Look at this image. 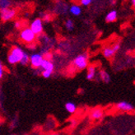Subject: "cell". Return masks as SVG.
<instances>
[{
  "mask_svg": "<svg viewBox=\"0 0 135 135\" xmlns=\"http://www.w3.org/2000/svg\"><path fill=\"white\" fill-rule=\"evenodd\" d=\"M98 75L97 67L93 64H90L86 69V78L88 80H93Z\"/></svg>",
  "mask_w": 135,
  "mask_h": 135,
  "instance_id": "cell-8",
  "label": "cell"
},
{
  "mask_svg": "<svg viewBox=\"0 0 135 135\" xmlns=\"http://www.w3.org/2000/svg\"><path fill=\"white\" fill-rule=\"evenodd\" d=\"M118 17V12L116 10H111L107 13L105 16V21L107 22H114L116 21Z\"/></svg>",
  "mask_w": 135,
  "mask_h": 135,
  "instance_id": "cell-14",
  "label": "cell"
},
{
  "mask_svg": "<svg viewBox=\"0 0 135 135\" xmlns=\"http://www.w3.org/2000/svg\"><path fill=\"white\" fill-rule=\"evenodd\" d=\"M98 76L100 79L105 83H109L110 82V75L105 70L101 69L98 72Z\"/></svg>",
  "mask_w": 135,
  "mask_h": 135,
  "instance_id": "cell-13",
  "label": "cell"
},
{
  "mask_svg": "<svg viewBox=\"0 0 135 135\" xmlns=\"http://www.w3.org/2000/svg\"><path fill=\"white\" fill-rule=\"evenodd\" d=\"M69 12L71 13L72 15L73 16H79L81 13H82V8L80 7V5L78 4H76V3H74V4H72L70 7H69Z\"/></svg>",
  "mask_w": 135,
  "mask_h": 135,
  "instance_id": "cell-12",
  "label": "cell"
},
{
  "mask_svg": "<svg viewBox=\"0 0 135 135\" xmlns=\"http://www.w3.org/2000/svg\"><path fill=\"white\" fill-rule=\"evenodd\" d=\"M103 115H104V111L100 107H97V108H95V109H93L90 113L91 118L92 119H95V120L100 119L101 118L103 117Z\"/></svg>",
  "mask_w": 135,
  "mask_h": 135,
  "instance_id": "cell-10",
  "label": "cell"
},
{
  "mask_svg": "<svg viewBox=\"0 0 135 135\" xmlns=\"http://www.w3.org/2000/svg\"><path fill=\"white\" fill-rule=\"evenodd\" d=\"M80 3H81V4H82L83 6H84V7H88L89 5L91 4L92 1H91V0H81Z\"/></svg>",
  "mask_w": 135,
  "mask_h": 135,
  "instance_id": "cell-23",
  "label": "cell"
},
{
  "mask_svg": "<svg viewBox=\"0 0 135 135\" xmlns=\"http://www.w3.org/2000/svg\"><path fill=\"white\" fill-rule=\"evenodd\" d=\"M64 26L68 31H73L74 28V22L72 19H67L64 22Z\"/></svg>",
  "mask_w": 135,
  "mask_h": 135,
  "instance_id": "cell-18",
  "label": "cell"
},
{
  "mask_svg": "<svg viewBox=\"0 0 135 135\" xmlns=\"http://www.w3.org/2000/svg\"><path fill=\"white\" fill-rule=\"evenodd\" d=\"M24 22H22V21H16L15 22V23H14V26H15V28L16 29H18V30H23L24 28H26V26L24 25V23H23Z\"/></svg>",
  "mask_w": 135,
  "mask_h": 135,
  "instance_id": "cell-21",
  "label": "cell"
},
{
  "mask_svg": "<svg viewBox=\"0 0 135 135\" xmlns=\"http://www.w3.org/2000/svg\"><path fill=\"white\" fill-rule=\"evenodd\" d=\"M26 47H27L28 49H30L31 50H36V44L34 42V43H31L29 45H26Z\"/></svg>",
  "mask_w": 135,
  "mask_h": 135,
  "instance_id": "cell-25",
  "label": "cell"
},
{
  "mask_svg": "<svg viewBox=\"0 0 135 135\" xmlns=\"http://www.w3.org/2000/svg\"><path fill=\"white\" fill-rule=\"evenodd\" d=\"M17 15V10L15 8H8L6 10H2L1 11V19L3 22H8L11 21L13 18H14Z\"/></svg>",
  "mask_w": 135,
  "mask_h": 135,
  "instance_id": "cell-6",
  "label": "cell"
},
{
  "mask_svg": "<svg viewBox=\"0 0 135 135\" xmlns=\"http://www.w3.org/2000/svg\"><path fill=\"white\" fill-rule=\"evenodd\" d=\"M40 17H41V19L43 20V22L47 23V22H49L50 20H51V16L50 14H49V13H45V12H42V13H40Z\"/></svg>",
  "mask_w": 135,
  "mask_h": 135,
  "instance_id": "cell-20",
  "label": "cell"
},
{
  "mask_svg": "<svg viewBox=\"0 0 135 135\" xmlns=\"http://www.w3.org/2000/svg\"><path fill=\"white\" fill-rule=\"evenodd\" d=\"M20 64H21L22 65H23V66H26V65H27V64H30V55L26 52H25L24 55H23V57H22V59L21 60V62H20Z\"/></svg>",
  "mask_w": 135,
  "mask_h": 135,
  "instance_id": "cell-19",
  "label": "cell"
},
{
  "mask_svg": "<svg viewBox=\"0 0 135 135\" xmlns=\"http://www.w3.org/2000/svg\"><path fill=\"white\" fill-rule=\"evenodd\" d=\"M131 3H132V6L133 7V8H135V0H132Z\"/></svg>",
  "mask_w": 135,
  "mask_h": 135,
  "instance_id": "cell-27",
  "label": "cell"
},
{
  "mask_svg": "<svg viewBox=\"0 0 135 135\" xmlns=\"http://www.w3.org/2000/svg\"><path fill=\"white\" fill-rule=\"evenodd\" d=\"M41 71H53L55 69V65L52 63V60H48V59H44V61L42 63V65L40 67Z\"/></svg>",
  "mask_w": 135,
  "mask_h": 135,
  "instance_id": "cell-11",
  "label": "cell"
},
{
  "mask_svg": "<svg viewBox=\"0 0 135 135\" xmlns=\"http://www.w3.org/2000/svg\"><path fill=\"white\" fill-rule=\"evenodd\" d=\"M29 27L31 29V31L36 34L37 36L42 35V32L44 30V22L40 17H37L34 19L31 22Z\"/></svg>",
  "mask_w": 135,
  "mask_h": 135,
  "instance_id": "cell-4",
  "label": "cell"
},
{
  "mask_svg": "<svg viewBox=\"0 0 135 135\" xmlns=\"http://www.w3.org/2000/svg\"><path fill=\"white\" fill-rule=\"evenodd\" d=\"M73 64L78 70H83L89 66V56L87 53H83L74 58Z\"/></svg>",
  "mask_w": 135,
  "mask_h": 135,
  "instance_id": "cell-2",
  "label": "cell"
},
{
  "mask_svg": "<svg viewBox=\"0 0 135 135\" xmlns=\"http://www.w3.org/2000/svg\"><path fill=\"white\" fill-rule=\"evenodd\" d=\"M11 135H13V134H11Z\"/></svg>",
  "mask_w": 135,
  "mask_h": 135,
  "instance_id": "cell-29",
  "label": "cell"
},
{
  "mask_svg": "<svg viewBox=\"0 0 135 135\" xmlns=\"http://www.w3.org/2000/svg\"><path fill=\"white\" fill-rule=\"evenodd\" d=\"M4 74V68L2 64H0V78H2Z\"/></svg>",
  "mask_w": 135,
  "mask_h": 135,
  "instance_id": "cell-26",
  "label": "cell"
},
{
  "mask_svg": "<svg viewBox=\"0 0 135 135\" xmlns=\"http://www.w3.org/2000/svg\"><path fill=\"white\" fill-rule=\"evenodd\" d=\"M112 47H113L114 50L115 51V53H116V52H117V51H119V49H120V43H119V42L114 43V44L112 45Z\"/></svg>",
  "mask_w": 135,
  "mask_h": 135,
  "instance_id": "cell-24",
  "label": "cell"
},
{
  "mask_svg": "<svg viewBox=\"0 0 135 135\" xmlns=\"http://www.w3.org/2000/svg\"><path fill=\"white\" fill-rule=\"evenodd\" d=\"M102 55L105 59H111L115 55V51L114 50L112 45L104 46L102 49Z\"/></svg>",
  "mask_w": 135,
  "mask_h": 135,
  "instance_id": "cell-9",
  "label": "cell"
},
{
  "mask_svg": "<svg viewBox=\"0 0 135 135\" xmlns=\"http://www.w3.org/2000/svg\"><path fill=\"white\" fill-rule=\"evenodd\" d=\"M43 55L39 53H32L30 55V64L32 68L36 69H40V67L42 65V63L44 61Z\"/></svg>",
  "mask_w": 135,
  "mask_h": 135,
  "instance_id": "cell-5",
  "label": "cell"
},
{
  "mask_svg": "<svg viewBox=\"0 0 135 135\" xmlns=\"http://www.w3.org/2000/svg\"><path fill=\"white\" fill-rule=\"evenodd\" d=\"M52 74H53V71H48V70L41 71V75L45 78H50Z\"/></svg>",
  "mask_w": 135,
  "mask_h": 135,
  "instance_id": "cell-22",
  "label": "cell"
},
{
  "mask_svg": "<svg viewBox=\"0 0 135 135\" xmlns=\"http://www.w3.org/2000/svg\"><path fill=\"white\" fill-rule=\"evenodd\" d=\"M41 55H43L45 59H48V60H52L53 59V54L50 51L49 49H46V48H41L40 52Z\"/></svg>",
  "mask_w": 135,
  "mask_h": 135,
  "instance_id": "cell-15",
  "label": "cell"
},
{
  "mask_svg": "<svg viewBox=\"0 0 135 135\" xmlns=\"http://www.w3.org/2000/svg\"><path fill=\"white\" fill-rule=\"evenodd\" d=\"M25 51L19 46H13L12 48L10 50L8 55V62L14 65L17 64H20L21 60L24 55Z\"/></svg>",
  "mask_w": 135,
  "mask_h": 135,
  "instance_id": "cell-1",
  "label": "cell"
},
{
  "mask_svg": "<svg viewBox=\"0 0 135 135\" xmlns=\"http://www.w3.org/2000/svg\"><path fill=\"white\" fill-rule=\"evenodd\" d=\"M115 108L116 110L123 112H131L134 110V106L131 103L127 102V101H119V103L116 104Z\"/></svg>",
  "mask_w": 135,
  "mask_h": 135,
  "instance_id": "cell-7",
  "label": "cell"
},
{
  "mask_svg": "<svg viewBox=\"0 0 135 135\" xmlns=\"http://www.w3.org/2000/svg\"><path fill=\"white\" fill-rule=\"evenodd\" d=\"M11 6L12 2L9 1V0H1L0 1V9H1V11L11 8Z\"/></svg>",
  "mask_w": 135,
  "mask_h": 135,
  "instance_id": "cell-17",
  "label": "cell"
},
{
  "mask_svg": "<svg viewBox=\"0 0 135 135\" xmlns=\"http://www.w3.org/2000/svg\"><path fill=\"white\" fill-rule=\"evenodd\" d=\"M19 37L22 42H24L26 45H29L35 42V40L37 38V36L31 31L30 27H26L20 31Z\"/></svg>",
  "mask_w": 135,
  "mask_h": 135,
  "instance_id": "cell-3",
  "label": "cell"
},
{
  "mask_svg": "<svg viewBox=\"0 0 135 135\" xmlns=\"http://www.w3.org/2000/svg\"><path fill=\"white\" fill-rule=\"evenodd\" d=\"M65 109L69 113L73 114L77 110V105L73 102H67L65 104Z\"/></svg>",
  "mask_w": 135,
  "mask_h": 135,
  "instance_id": "cell-16",
  "label": "cell"
},
{
  "mask_svg": "<svg viewBox=\"0 0 135 135\" xmlns=\"http://www.w3.org/2000/svg\"><path fill=\"white\" fill-rule=\"evenodd\" d=\"M50 135H59V134H58V133H52V134H50Z\"/></svg>",
  "mask_w": 135,
  "mask_h": 135,
  "instance_id": "cell-28",
  "label": "cell"
}]
</instances>
